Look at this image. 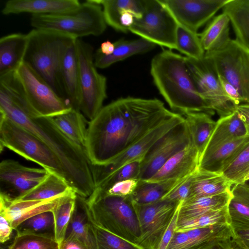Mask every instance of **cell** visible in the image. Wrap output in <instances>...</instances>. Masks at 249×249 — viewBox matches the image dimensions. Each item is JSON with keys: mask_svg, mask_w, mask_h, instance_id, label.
<instances>
[{"mask_svg": "<svg viewBox=\"0 0 249 249\" xmlns=\"http://www.w3.org/2000/svg\"><path fill=\"white\" fill-rule=\"evenodd\" d=\"M157 99L119 98L88 123L86 153L93 165L107 164L174 115Z\"/></svg>", "mask_w": 249, "mask_h": 249, "instance_id": "1", "label": "cell"}, {"mask_svg": "<svg viewBox=\"0 0 249 249\" xmlns=\"http://www.w3.org/2000/svg\"><path fill=\"white\" fill-rule=\"evenodd\" d=\"M0 114L31 132L54 152L67 181L77 194L86 198L92 195L95 186L91 164L85 152L59 130L53 118L33 116L21 96L1 89Z\"/></svg>", "mask_w": 249, "mask_h": 249, "instance_id": "2", "label": "cell"}, {"mask_svg": "<svg viewBox=\"0 0 249 249\" xmlns=\"http://www.w3.org/2000/svg\"><path fill=\"white\" fill-rule=\"evenodd\" d=\"M150 73L155 85L172 110L184 115L197 112L214 114L198 91L185 56L163 49L152 59Z\"/></svg>", "mask_w": 249, "mask_h": 249, "instance_id": "3", "label": "cell"}, {"mask_svg": "<svg viewBox=\"0 0 249 249\" xmlns=\"http://www.w3.org/2000/svg\"><path fill=\"white\" fill-rule=\"evenodd\" d=\"M27 35L28 42L24 62L59 96L67 99L61 80V67L66 53L77 39L56 31L36 28Z\"/></svg>", "mask_w": 249, "mask_h": 249, "instance_id": "4", "label": "cell"}, {"mask_svg": "<svg viewBox=\"0 0 249 249\" xmlns=\"http://www.w3.org/2000/svg\"><path fill=\"white\" fill-rule=\"evenodd\" d=\"M87 201L94 225L137 244L141 229L130 196L107 195L94 191Z\"/></svg>", "mask_w": 249, "mask_h": 249, "instance_id": "5", "label": "cell"}, {"mask_svg": "<svg viewBox=\"0 0 249 249\" xmlns=\"http://www.w3.org/2000/svg\"><path fill=\"white\" fill-rule=\"evenodd\" d=\"M31 25L36 29L54 30L75 38L101 35L106 30L101 5L96 0H88L68 12L53 15H32Z\"/></svg>", "mask_w": 249, "mask_h": 249, "instance_id": "6", "label": "cell"}, {"mask_svg": "<svg viewBox=\"0 0 249 249\" xmlns=\"http://www.w3.org/2000/svg\"><path fill=\"white\" fill-rule=\"evenodd\" d=\"M0 145L1 150L7 148L66 180L62 165L54 152L36 136L2 114Z\"/></svg>", "mask_w": 249, "mask_h": 249, "instance_id": "7", "label": "cell"}, {"mask_svg": "<svg viewBox=\"0 0 249 249\" xmlns=\"http://www.w3.org/2000/svg\"><path fill=\"white\" fill-rule=\"evenodd\" d=\"M29 113L36 117H54L72 109L66 99L23 62L14 71Z\"/></svg>", "mask_w": 249, "mask_h": 249, "instance_id": "8", "label": "cell"}, {"mask_svg": "<svg viewBox=\"0 0 249 249\" xmlns=\"http://www.w3.org/2000/svg\"><path fill=\"white\" fill-rule=\"evenodd\" d=\"M76 47L80 80L79 110L90 121L103 107L107 97V78L97 71L93 47L80 38L76 41Z\"/></svg>", "mask_w": 249, "mask_h": 249, "instance_id": "9", "label": "cell"}, {"mask_svg": "<svg viewBox=\"0 0 249 249\" xmlns=\"http://www.w3.org/2000/svg\"><path fill=\"white\" fill-rule=\"evenodd\" d=\"M204 56L218 74L236 88L243 104H249V49L231 39L221 48L206 52Z\"/></svg>", "mask_w": 249, "mask_h": 249, "instance_id": "10", "label": "cell"}, {"mask_svg": "<svg viewBox=\"0 0 249 249\" xmlns=\"http://www.w3.org/2000/svg\"><path fill=\"white\" fill-rule=\"evenodd\" d=\"M140 18L135 19L129 31L156 45L177 50L178 25L159 0H143Z\"/></svg>", "mask_w": 249, "mask_h": 249, "instance_id": "11", "label": "cell"}, {"mask_svg": "<svg viewBox=\"0 0 249 249\" xmlns=\"http://www.w3.org/2000/svg\"><path fill=\"white\" fill-rule=\"evenodd\" d=\"M185 57L196 89L209 107L219 118L235 112L236 107L224 94L217 74L210 61L204 56L198 60Z\"/></svg>", "mask_w": 249, "mask_h": 249, "instance_id": "12", "label": "cell"}, {"mask_svg": "<svg viewBox=\"0 0 249 249\" xmlns=\"http://www.w3.org/2000/svg\"><path fill=\"white\" fill-rule=\"evenodd\" d=\"M179 203L164 199L146 205L133 203L141 232L137 245L143 249H158Z\"/></svg>", "mask_w": 249, "mask_h": 249, "instance_id": "13", "label": "cell"}, {"mask_svg": "<svg viewBox=\"0 0 249 249\" xmlns=\"http://www.w3.org/2000/svg\"><path fill=\"white\" fill-rule=\"evenodd\" d=\"M192 142L184 120L158 140L148 150L141 160L138 179L149 180L168 160Z\"/></svg>", "mask_w": 249, "mask_h": 249, "instance_id": "14", "label": "cell"}, {"mask_svg": "<svg viewBox=\"0 0 249 249\" xmlns=\"http://www.w3.org/2000/svg\"><path fill=\"white\" fill-rule=\"evenodd\" d=\"M43 168L25 166L13 160L0 163V202L9 203L17 201L31 191L49 174Z\"/></svg>", "mask_w": 249, "mask_h": 249, "instance_id": "15", "label": "cell"}, {"mask_svg": "<svg viewBox=\"0 0 249 249\" xmlns=\"http://www.w3.org/2000/svg\"><path fill=\"white\" fill-rule=\"evenodd\" d=\"M185 120L180 114L175 113L171 118L157 126L107 164L91 165L94 184L124 165L142 160L151 146L172 128Z\"/></svg>", "mask_w": 249, "mask_h": 249, "instance_id": "16", "label": "cell"}, {"mask_svg": "<svg viewBox=\"0 0 249 249\" xmlns=\"http://www.w3.org/2000/svg\"><path fill=\"white\" fill-rule=\"evenodd\" d=\"M178 24L197 33L229 0H159Z\"/></svg>", "mask_w": 249, "mask_h": 249, "instance_id": "17", "label": "cell"}, {"mask_svg": "<svg viewBox=\"0 0 249 249\" xmlns=\"http://www.w3.org/2000/svg\"><path fill=\"white\" fill-rule=\"evenodd\" d=\"M73 192H75L71 191L45 200H18L9 203L0 202V214L8 220L15 230L20 223L29 217L43 212L52 211Z\"/></svg>", "mask_w": 249, "mask_h": 249, "instance_id": "18", "label": "cell"}, {"mask_svg": "<svg viewBox=\"0 0 249 249\" xmlns=\"http://www.w3.org/2000/svg\"><path fill=\"white\" fill-rule=\"evenodd\" d=\"M200 157L192 142L168 160L150 178V181L180 179L194 174L198 169Z\"/></svg>", "mask_w": 249, "mask_h": 249, "instance_id": "19", "label": "cell"}, {"mask_svg": "<svg viewBox=\"0 0 249 249\" xmlns=\"http://www.w3.org/2000/svg\"><path fill=\"white\" fill-rule=\"evenodd\" d=\"M78 0H10L5 3L1 13L4 15L30 13L46 15L63 13L77 8Z\"/></svg>", "mask_w": 249, "mask_h": 249, "instance_id": "20", "label": "cell"}, {"mask_svg": "<svg viewBox=\"0 0 249 249\" xmlns=\"http://www.w3.org/2000/svg\"><path fill=\"white\" fill-rule=\"evenodd\" d=\"M65 238H74L91 249H97L94 224L90 216L87 198L78 194Z\"/></svg>", "mask_w": 249, "mask_h": 249, "instance_id": "21", "label": "cell"}, {"mask_svg": "<svg viewBox=\"0 0 249 249\" xmlns=\"http://www.w3.org/2000/svg\"><path fill=\"white\" fill-rule=\"evenodd\" d=\"M249 143V135H248L221 144L212 152L201 156L198 169L222 174Z\"/></svg>", "mask_w": 249, "mask_h": 249, "instance_id": "22", "label": "cell"}, {"mask_svg": "<svg viewBox=\"0 0 249 249\" xmlns=\"http://www.w3.org/2000/svg\"><path fill=\"white\" fill-rule=\"evenodd\" d=\"M27 34L14 33L0 39V76L15 71L24 62Z\"/></svg>", "mask_w": 249, "mask_h": 249, "instance_id": "23", "label": "cell"}, {"mask_svg": "<svg viewBox=\"0 0 249 249\" xmlns=\"http://www.w3.org/2000/svg\"><path fill=\"white\" fill-rule=\"evenodd\" d=\"M76 41L69 47L64 57L61 67L60 76L66 98L72 108L79 111V70Z\"/></svg>", "mask_w": 249, "mask_h": 249, "instance_id": "24", "label": "cell"}, {"mask_svg": "<svg viewBox=\"0 0 249 249\" xmlns=\"http://www.w3.org/2000/svg\"><path fill=\"white\" fill-rule=\"evenodd\" d=\"M114 43L115 48L110 55H104L97 50L94 57L96 68H107L132 55L150 51L156 46L154 43L142 38L133 40L120 39Z\"/></svg>", "mask_w": 249, "mask_h": 249, "instance_id": "25", "label": "cell"}, {"mask_svg": "<svg viewBox=\"0 0 249 249\" xmlns=\"http://www.w3.org/2000/svg\"><path fill=\"white\" fill-rule=\"evenodd\" d=\"M231 197L230 191L213 196L187 198L180 202L178 223L223 209L228 205Z\"/></svg>", "mask_w": 249, "mask_h": 249, "instance_id": "26", "label": "cell"}, {"mask_svg": "<svg viewBox=\"0 0 249 249\" xmlns=\"http://www.w3.org/2000/svg\"><path fill=\"white\" fill-rule=\"evenodd\" d=\"M232 185L222 174L198 169L193 175L190 193L187 198L210 196L230 192Z\"/></svg>", "mask_w": 249, "mask_h": 249, "instance_id": "27", "label": "cell"}, {"mask_svg": "<svg viewBox=\"0 0 249 249\" xmlns=\"http://www.w3.org/2000/svg\"><path fill=\"white\" fill-rule=\"evenodd\" d=\"M248 135L245 124L235 111L217 121L214 130L202 155L212 152L227 142Z\"/></svg>", "mask_w": 249, "mask_h": 249, "instance_id": "28", "label": "cell"}, {"mask_svg": "<svg viewBox=\"0 0 249 249\" xmlns=\"http://www.w3.org/2000/svg\"><path fill=\"white\" fill-rule=\"evenodd\" d=\"M231 21L225 13L215 16L199 34L200 42L205 52L217 50L228 43L230 37Z\"/></svg>", "mask_w": 249, "mask_h": 249, "instance_id": "29", "label": "cell"}, {"mask_svg": "<svg viewBox=\"0 0 249 249\" xmlns=\"http://www.w3.org/2000/svg\"><path fill=\"white\" fill-rule=\"evenodd\" d=\"M53 119L59 130L86 153L88 123L85 116L72 108Z\"/></svg>", "mask_w": 249, "mask_h": 249, "instance_id": "30", "label": "cell"}, {"mask_svg": "<svg viewBox=\"0 0 249 249\" xmlns=\"http://www.w3.org/2000/svg\"><path fill=\"white\" fill-rule=\"evenodd\" d=\"M185 116L192 142L200 158L214 130L217 122L212 119V115L205 112H192Z\"/></svg>", "mask_w": 249, "mask_h": 249, "instance_id": "31", "label": "cell"}, {"mask_svg": "<svg viewBox=\"0 0 249 249\" xmlns=\"http://www.w3.org/2000/svg\"><path fill=\"white\" fill-rule=\"evenodd\" d=\"M228 205L232 230L249 228V185L233 184Z\"/></svg>", "mask_w": 249, "mask_h": 249, "instance_id": "32", "label": "cell"}, {"mask_svg": "<svg viewBox=\"0 0 249 249\" xmlns=\"http://www.w3.org/2000/svg\"><path fill=\"white\" fill-rule=\"evenodd\" d=\"M222 10L230 19L235 39L249 49V0H229Z\"/></svg>", "mask_w": 249, "mask_h": 249, "instance_id": "33", "label": "cell"}, {"mask_svg": "<svg viewBox=\"0 0 249 249\" xmlns=\"http://www.w3.org/2000/svg\"><path fill=\"white\" fill-rule=\"evenodd\" d=\"M103 9L105 21L115 30L124 33L120 17L125 9L131 10L136 19L140 18L143 13V0H96Z\"/></svg>", "mask_w": 249, "mask_h": 249, "instance_id": "34", "label": "cell"}, {"mask_svg": "<svg viewBox=\"0 0 249 249\" xmlns=\"http://www.w3.org/2000/svg\"><path fill=\"white\" fill-rule=\"evenodd\" d=\"M178 180L160 181L139 180L130 197L136 204L146 205L161 200Z\"/></svg>", "mask_w": 249, "mask_h": 249, "instance_id": "35", "label": "cell"}, {"mask_svg": "<svg viewBox=\"0 0 249 249\" xmlns=\"http://www.w3.org/2000/svg\"><path fill=\"white\" fill-rule=\"evenodd\" d=\"M71 191L74 190L64 178L50 172L42 182L18 200H45Z\"/></svg>", "mask_w": 249, "mask_h": 249, "instance_id": "36", "label": "cell"}, {"mask_svg": "<svg viewBox=\"0 0 249 249\" xmlns=\"http://www.w3.org/2000/svg\"><path fill=\"white\" fill-rule=\"evenodd\" d=\"M17 234H32L55 238V225L52 211L43 212L29 217L15 229Z\"/></svg>", "mask_w": 249, "mask_h": 249, "instance_id": "37", "label": "cell"}, {"mask_svg": "<svg viewBox=\"0 0 249 249\" xmlns=\"http://www.w3.org/2000/svg\"><path fill=\"white\" fill-rule=\"evenodd\" d=\"M177 33V50L186 57L200 59L205 54L199 34L193 32L178 24Z\"/></svg>", "mask_w": 249, "mask_h": 249, "instance_id": "38", "label": "cell"}, {"mask_svg": "<svg viewBox=\"0 0 249 249\" xmlns=\"http://www.w3.org/2000/svg\"><path fill=\"white\" fill-rule=\"evenodd\" d=\"M223 224L231 225L228 206L220 210L210 212L195 218L179 222L178 224L176 231H184Z\"/></svg>", "mask_w": 249, "mask_h": 249, "instance_id": "39", "label": "cell"}, {"mask_svg": "<svg viewBox=\"0 0 249 249\" xmlns=\"http://www.w3.org/2000/svg\"><path fill=\"white\" fill-rule=\"evenodd\" d=\"M77 194L68 196L52 211L55 225V239L59 245L65 238L66 232L75 206Z\"/></svg>", "mask_w": 249, "mask_h": 249, "instance_id": "40", "label": "cell"}, {"mask_svg": "<svg viewBox=\"0 0 249 249\" xmlns=\"http://www.w3.org/2000/svg\"><path fill=\"white\" fill-rule=\"evenodd\" d=\"M55 238L32 234H17L7 249H59Z\"/></svg>", "mask_w": 249, "mask_h": 249, "instance_id": "41", "label": "cell"}, {"mask_svg": "<svg viewBox=\"0 0 249 249\" xmlns=\"http://www.w3.org/2000/svg\"><path fill=\"white\" fill-rule=\"evenodd\" d=\"M249 172V143L234 160L224 170L222 174L232 185L244 183Z\"/></svg>", "mask_w": 249, "mask_h": 249, "instance_id": "42", "label": "cell"}, {"mask_svg": "<svg viewBox=\"0 0 249 249\" xmlns=\"http://www.w3.org/2000/svg\"><path fill=\"white\" fill-rule=\"evenodd\" d=\"M142 160L128 163L94 184V190L104 192L113 184L121 181L138 178Z\"/></svg>", "mask_w": 249, "mask_h": 249, "instance_id": "43", "label": "cell"}, {"mask_svg": "<svg viewBox=\"0 0 249 249\" xmlns=\"http://www.w3.org/2000/svg\"><path fill=\"white\" fill-rule=\"evenodd\" d=\"M94 230L97 249H143L94 225Z\"/></svg>", "mask_w": 249, "mask_h": 249, "instance_id": "44", "label": "cell"}, {"mask_svg": "<svg viewBox=\"0 0 249 249\" xmlns=\"http://www.w3.org/2000/svg\"><path fill=\"white\" fill-rule=\"evenodd\" d=\"M193 175L179 179L161 199L179 203L189 196Z\"/></svg>", "mask_w": 249, "mask_h": 249, "instance_id": "45", "label": "cell"}, {"mask_svg": "<svg viewBox=\"0 0 249 249\" xmlns=\"http://www.w3.org/2000/svg\"><path fill=\"white\" fill-rule=\"evenodd\" d=\"M139 180L138 178L128 179L117 182L104 192L94 190L99 193L119 196H130L137 187Z\"/></svg>", "mask_w": 249, "mask_h": 249, "instance_id": "46", "label": "cell"}, {"mask_svg": "<svg viewBox=\"0 0 249 249\" xmlns=\"http://www.w3.org/2000/svg\"><path fill=\"white\" fill-rule=\"evenodd\" d=\"M217 75L222 89L225 96L236 107L243 104V99L236 88L223 76L218 74Z\"/></svg>", "mask_w": 249, "mask_h": 249, "instance_id": "47", "label": "cell"}, {"mask_svg": "<svg viewBox=\"0 0 249 249\" xmlns=\"http://www.w3.org/2000/svg\"><path fill=\"white\" fill-rule=\"evenodd\" d=\"M180 202L178 205L174 215L163 234L158 249H166L176 231L178 223V213Z\"/></svg>", "mask_w": 249, "mask_h": 249, "instance_id": "48", "label": "cell"}, {"mask_svg": "<svg viewBox=\"0 0 249 249\" xmlns=\"http://www.w3.org/2000/svg\"><path fill=\"white\" fill-rule=\"evenodd\" d=\"M166 249H191L190 239L186 231H175Z\"/></svg>", "mask_w": 249, "mask_h": 249, "instance_id": "49", "label": "cell"}, {"mask_svg": "<svg viewBox=\"0 0 249 249\" xmlns=\"http://www.w3.org/2000/svg\"><path fill=\"white\" fill-rule=\"evenodd\" d=\"M15 230L11 227L8 220L0 214V242L4 244L9 240Z\"/></svg>", "mask_w": 249, "mask_h": 249, "instance_id": "50", "label": "cell"}, {"mask_svg": "<svg viewBox=\"0 0 249 249\" xmlns=\"http://www.w3.org/2000/svg\"><path fill=\"white\" fill-rule=\"evenodd\" d=\"M59 245V249H91L74 238H65Z\"/></svg>", "mask_w": 249, "mask_h": 249, "instance_id": "51", "label": "cell"}, {"mask_svg": "<svg viewBox=\"0 0 249 249\" xmlns=\"http://www.w3.org/2000/svg\"><path fill=\"white\" fill-rule=\"evenodd\" d=\"M199 249H232L231 238L213 241Z\"/></svg>", "mask_w": 249, "mask_h": 249, "instance_id": "52", "label": "cell"}, {"mask_svg": "<svg viewBox=\"0 0 249 249\" xmlns=\"http://www.w3.org/2000/svg\"><path fill=\"white\" fill-rule=\"evenodd\" d=\"M236 111L245 124L248 134L249 135V104H243L238 106Z\"/></svg>", "mask_w": 249, "mask_h": 249, "instance_id": "53", "label": "cell"}, {"mask_svg": "<svg viewBox=\"0 0 249 249\" xmlns=\"http://www.w3.org/2000/svg\"><path fill=\"white\" fill-rule=\"evenodd\" d=\"M233 237L238 239L249 247V228L232 230Z\"/></svg>", "mask_w": 249, "mask_h": 249, "instance_id": "54", "label": "cell"}, {"mask_svg": "<svg viewBox=\"0 0 249 249\" xmlns=\"http://www.w3.org/2000/svg\"><path fill=\"white\" fill-rule=\"evenodd\" d=\"M114 48V43L107 40L101 43L97 51L104 55H109L113 53Z\"/></svg>", "mask_w": 249, "mask_h": 249, "instance_id": "55", "label": "cell"}, {"mask_svg": "<svg viewBox=\"0 0 249 249\" xmlns=\"http://www.w3.org/2000/svg\"><path fill=\"white\" fill-rule=\"evenodd\" d=\"M231 245L232 249H249V247L233 237L231 238Z\"/></svg>", "mask_w": 249, "mask_h": 249, "instance_id": "56", "label": "cell"}, {"mask_svg": "<svg viewBox=\"0 0 249 249\" xmlns=\"http://www.w3.org/2000/svg\"><path fill=\"white\" fill-rule=\"evenodd\" d=\"M249 172L248 173V174L247 175V176L245 177V179H244V182L249 180Z\"/></svg>", "mask_w": 249, "mask_h": 249, "instance_id": "57", "label": "cell"}, {"mask_svg": "<svg viewBox=\"0 0 249 249\" xmlns=\"http://www.w3.org/2000/svg\"><path fill=\"white\" fill-rule=\"evenodd\" d=\"M244 183H245L249 185V179L247 180V181H246Z\"/></svg>", "mask_w": 249, "mask_h": 249, "instance_id": "58", "label": "cell"}, {"mask_svg": "<svg viewBox=\"0 0 249 249\" xmlns=\"http://www.w3.org/2000/svg\"><path fill=\"white\" fill-rule=\"evenodd\" d=\"M247 185H248V184H247Z\"/></svg>", "mask_w": 249, "mask_h": 249, "instance_id": "59", "label": "cell"}]
</instances>
